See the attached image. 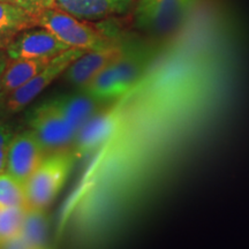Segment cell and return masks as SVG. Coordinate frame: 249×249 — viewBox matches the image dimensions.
<instances>
[{
  "label": "cell",
  "mask_w": 249,
  "mask_h": 249,
  "mask_svg": "<svg viewBox=\"0 0 249 249\" xmlns=\"http://www.w3.org/2000/svg\"><path fill=\"white\" fill-rule=\"evenodd\" d=\"M46 220L44 210L26 209L21 226L20 238L28 248L44 247L46 238Z\"/></svg>",
  "instance_id": "15"
},
{
  "label": "cell",
  "mask_w": 249,
  "mask_h": 249,
  "mask_svg": "<svg viewBox=\"0 0 249 249\" xmlns=\"http://www.w3.org/2000/svg\"><path fill=\"white\" fill-rule=\"evenodd\" d=\"M0 208H28L24 183L7 172L0 174Z\"/></svg>",
  "instance_id": "16"
},
{
  "label": "cell",
  "mask_w": 249,
  "mask_h": 249,
  "mask_svg": "<svg viewBox=\"0 0 249 249\" xmlns=\"http://www.w3.org/2000/svg\"><path fill=\"white\" fill-rule=\"evenodd\" d=\"M68 49L51 31L35 26L18 33L5 51L12 59H52Z\"/></svg>",
  "instance_id": "8"
},
{
  "label": "cell",
  "mask_w": 249,
  "mask_h": 249,
  "mask_svg": "<svg viewBox=\"0 0 249 249\" xmlns=\"http://www.w3.org/2000/svg\"><path fill=\"white\" fill-rule=\"evenodd\" d=\"M53 101L76 134L98 112L99 102L82 91L76 95L59 96Z\"/></svg>",
  "instance_id": "12"
},
{
  "label": "cell",
  "mask_w": 249,
  "mask_h": 249,
  "mask_svg": "<svg viewBox=\"0 0 249 249\" xmlns=\"http://www.w3.org/2000/svg\"><path fill=\"white\" fill-rule=\"evenodd\" d=\"M46 156L44 145L33 129L14 134L9 143L5 172L24 183Z\"/></svg>",
  "instance_id": "7"
},
{
  "label": "cell",
  "mask_w": 249,
  "mask_h": 249,
  "mask_svg": "<svg viewBox=\"0 0 249 249\" xmlns=\"http://www.w3.org/2000/svg\"><path fill=\"white\" fill-rule=\"evenodd\" d=\"M8 93L0 90V123L7 119V114H6V103H7Z\"/></svg>",
  "instance_id": "20"
},
{
  "label": "cell",
  "mask_w": 249,
  "mask_h": 249,
  "mask_svg": "<svg viewBox=\"0 0 249 249\" xmlns=\"http://www.w3.org/2000/svg\"><path fill=\"white\" fill-rule=\"evenodd\" d=\"M37 26L45 28L70 48L91 51L107 48L118 40L102 28L81 20L57 7L44 9L37 15Z\"/></svg>",
  "instance_id": "4"
},
{
  "label": "cell",
  "mask_w": 249,
  "mask_h": 249,
  "mask_svg": "<svg viewBox=\"0 0 249 249\" xmlns=\"http://www.w3.org/2000/svg\"><path fill=\"white\" fill-rule=\"evenodd\" d=\"M15 2H17V0H14V4H15Z\"/></svg>",
  "instance_id": "23"
},
{
  "label": "cell",
  "mask_w": 249,
  "mask_h": 249,
  "mask_svg": "<svg viewBox=\"0 0 249 249\" xmlns=\"http://www.w3.org/2000/svg\"><path fill=\"white\" fill-rule=\"evenodd\" d=\"M196 4L197 0H138L133 9L134 27L156 38L174 35Z\"/></svg>",
  "instance_id": "3"
},
{
  "label": "cell",
  "mask_w": 249,
  "mask_h": 249,
  "mask_svg": "<svg viewBox=\"0 0 249 249\" xmlns=\"http://www.w3.org/2000/svg\"><path fill=\"white\" fill-rule=\"evenodd\" d=\"M29 128L35 132L48 155L73 149L76 133L65 119L53 99L40 103L27 116Z\"/></svg>",
  "instance_id": "5"
},
{
  "label": "cell",
  "mask_w": 249,
  "mask_h": 249,
  "mask_svg": "<svg viewBox=\"0 0 249 249\" xmlns=\"http://www.w3.org/2000/svg\"><path fill=\"white\" fill-rule=\"evenodd\" d=\"M0 1H9V2H14V0H0Z\"/></svg>",
  "instance_id": "22"
},
{
  "label": "cell",
  "mask_w": 249,
  "mask_h": 249,
  "mask_svg": "<svg viewBox=\"0 0 249 249\" xmlns=\"http://www.w3.org/2000/svg\"><path fill=\"white\" fill-rule=\"evenodd\" d=\"M118 117L114 112H97V113L77 132L71 151L80 160L107 142L116 132Z\"/></svg>",
  "instance_id": "10"
},
{
  "label": "cell",
  "mask_w": 249,
  "mask_h": 249,
  "mask_svg": "<svg viewBox=\"0 0 249 249\" xmlns=\"http://www.w3.org/2000/svg\"><path fill=\"white\" fill-rule=\"evenodd\" d=\"M35 26V14L14 2L0 1V49L6 50L18 33Z\"/></svg>",
  "instance_id": "13"
},
{
  "label": "cell",
  "mask_w": 249,
  "mask_h": 249,
  "mask_svg": "<svg viewBox=\"0 0 249 249\" xmlns=\"http://www.w3.org/2000/svg\"><path fill=\"white\" fill-rule=\"evenodd\" d=\"M124 50V45L123 43L117 42L107 48L86 51L70 65L65 71V77L71 85L81 89L85 88L88 83L91 82L93 77L97 76L111 62L120 57Z\"/></svg>",
  "instance_id": "9"
},
{
  "label": "cell",
  "mask_w": 249,
  "mask_h": 249,
  "mask_svg": "<svg viewBox=\"0 0 249 249\" xmlns=\"http://www.w3.org/2000/svg\"><path fill=\"white\" fill-rule=\"evenodd\" d=\"M85 50L71 48L52 58L46 66L33 79L28 81L26 85L8 93L6 103V114L7 118L15 113L23 111L31 102L42 93L48 87L54 82L61 74H64L74 60L81 54L85 53Z\"/></svg>",
  "instance_id": "6"
},
{
  "label": "cell",
  "mask_w": 249,
  "mask_h": 249,
  "mask_svg": "<svg viewBox=\"0 0 249 249\" xmlns=\"http://www.w3.org/2000/svg\"><path fill=\"white\" fill-rule=\"evenodd\" d=\"M51 59H12L8 58L1 81L2 91L11 93L26 85L49 64Z\"/></svg>",
  "instance_id": "14"
},
{
  "label": "cell",
  "mask_w": 249,
  "mask_h": 249,
  "mask_svg": "<svg viewBox=\"0 0 249 249\" xmlns=\"http://www.w3.org/2000/svg\"><path fill=\"white\" fill-rule=\"evenodd\" d=\"M24 211L21 208H0V247L20 234Z\"/></svg>",
  "instance_id": "17"
},
{
  "label": "cell",
  "mask_w": 249,
  "mask_h": 249,
  "mask_svg": "<svg viewBox=\"0 0 249 249\" xmlns=\"http://www.w3.org/2000/svg\"><path fill=\"white\" fill-rule=\"evenodd\" d=\"M133 2L134 0H55L54 7L92 22L127 13Z\"/></svg>",
  "instance_id": "11"
},
{
  "label": "cell",
  "mask_w": 249,
  "mask_h": 249,
  "mask_svg": "<svg viewBox=\"0 0 249 249\" xmlns=\"http://www.w3.org/2000/svg\"><path fill=\"white\" fill-rule=\"evenodd\" d=\"M145 57L140 50L124 45V52L81 91L98 102L123 97L138 82L144 68Z\"/></svg>",
  "instance_id": "1"
},
{
  "label": "cell",
  "mask_w": 249,
  "mask_h": 249,
  "mask_svg": "<svg viewBox=\"0 0 249 249\" xmlns=\"http://www.w3.org/2000/svg\"><path fill=\"white\" fill-rule=\"evenodd\" d=\"M8 57L7 53H6L5 50L0 49V90H1V81H2V75H4L6 64H7Z\"/></svg>",
  "instance_id": "21"
},
{
  "label": "cell",
  "mask_w": 249,
  "mask_h": 249,
  "mask_svg": "<svg viewBox=\"0 0 249 249\" xmlns=\"http://www.w3.org/2000/svg\"><path fill=\"white\" fill-rule=\"evenodd\" d=\"M55 0H17L15 4L21 6L36 17L44 9L54 7Z\"/></svg>",
  "instance_id": "19"
},
{
  "label": "cell",
  "mask_w": 249,
  "mask_h": 249,
  "mask_svg": "<svg viewBox=\"0 0 249 249\" xmlns=\"http://www.w3.org/2000/svg\"><path fill=\"white\" fill-rule=\"evenodd\" d=\"M77 161L74 152L50 154L24 182L27 209L44 210L53 203Z\"/></svg>",
  "instance_id": "2"
},
{
  "label": "cell",
  "mask_w": 249,
  "mask_h": 249,
  "mask_svg": "<svg viewBox=\"0 0 249 249\" xmlns=\"http://www.w3.org/2000/svg\"><path fill=\"white\" fill-rule=\"evenodd\" d=\"M14 135L13 127L7 121L4 120L0 123V174L6 171V161L11 140Z\"/></svg>",
  "instance_id": "18"
}]
</instances>
